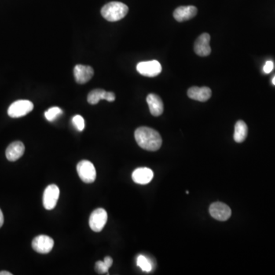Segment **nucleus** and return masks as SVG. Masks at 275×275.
<instances>
[{
  "instance_id": "1",
  "label": "nucleus",
  "mask_w": 275,
  "mask_h": 275,
  "mask_svg": "<svg viewBox=\"0 0 275 275\" xmlns=\"http://www.w3.org/2000/svg\"><path fill=\"white\" fill-rule=\"evenodd\" d=\"M135 138L138 144L147 151H158L162 147V136L151 128L145 126L138 128L135 132Z\"/></svg>"
},
{
  "instance_id": "2",
  "label": "nucleus",
  "mask_w": 275,
  "mask_h": 275,
  "mask_svg": "<svg viewBox=\"0 0 275 275\" xmlns=\"http://www.w3.org/2000/svg\"><path fill=\"white\" fill-rule=\"evenodd\" d=\"M129 12V7L120 2H111L102 8L101 15L109 22H117L123 19Z\"/></svg>"
},
{
  "instance_id": "3",
  "label": "nucleus",
  "mask_w": 275,
  "mask_h": 275,
  "mask_svg": "<svg viewBox=\"0 0 275 275\" xmlns=\"http://www.w3.org/2000/svg\"><path fill=\"white\" fill-rule=\"evenodd\" d=\"M77 170L81 181L86 184H91L96 180V168L93 163L89 161L83 160L80 162L77 166Z\"/></svg>"
},
{
  "instance_id": "4",
  "label": "nucleus",
  "mask_w": 275,
  "mask_h": 275,
  "mask_svg": "<svg viewBox=\"0 0 275 275\" xmlns=\"http://www.w3.org/2000/svg\"><path fill=\"white\" fill-rule=\"evenodd\" d=\"M34 109V105L29 100H21L14 102L8 110V115L11 118H20L29 113Z\"/></svg>"
},
{
  "instance_id": "5",
  "label": "nucleus",
  "mask_w": 275,
  "mask_h": 275,
  "mask_svg": "<svg viewBox=\"0 0 275 275\" xmlns=\"http://www.w3.org/2000/svg\"><path fill=\"white\" fill-rule=\"evenodd\" d=\"M136 69L141 75L148 78H155L159 75L162 71L160 63L155 60L140 62L138 64Z\"/></svg>"
},
{
  "instance_id": "6",
  "label": "nucleus",
  "mask_w": 275,
  "mask_h": 275,
  "mask_svg": "<svg viewBox=\"0 0 275 275\" xmlns=\"http://www.w3.org/2000/svg\"><path fill=\"white\" fill-rule=\"evenodd\" d=\"M107 219L108 215L104 209H96L89 217V225L90 229L96 232H101L107 223Z\"/></svg>"
},
{
  "instance_id": "7",
  "label": "nucleus",
  "mask_w": 275,
  "mask_h": 275,
  "mask_svg": "<svg viewBox=\"0 0 275 275\" xmlns=\"http://www.w3.org/2000/svg\"><path fill=\"white\" fill-rule=\"evenodd\" d=\"M60 195V190L55 184L48 186L43 195V205L48 210H52L57 205Z\"/></svg>"
},
{
  "instance_id": "8",
  "label": "nucleus",
  "mask_w": 275,
  "mask_h": 275,
  "mask_svg": "<svg viewBox=\"0 0 275 275\" xmlns=\"http://www.w3.org/2000/svg\"><path fill=\"white\" fill-rule=\"evenodd\" d=\"M55 242L52 238L45 235H40L32 241L33 249L40 254H48L53 248Z\"/></svg>"
},
{
  "instance_id": "9",
  "label": "nucleus",
  "mask_w": 275,
  "mask_h": 275,
  "mask_svg": "<svg viewBox=\"0 0 275 275\" xmlns=\"http://www.w3.org/2000/svg\"><path fill=\"white\" fill-rule=\"evenodd\" d=\"M210 213L213 218L219 221H226L232 215L229 206L221 202H217L210 205Z\"/></svg>"
},
{
  "instance_id": "10",
  "label": "nucleus",
  "mask_w": 275,
  "mask_h": 275,
  "mask_svg": "<svg viewBox=\"0 0 275 275\" xmlns=\"http://www.w3.org/2000/svg\"><path fill=\"white\" fill-rule=\"evenodd\" d=\"M210 35L208 33L200 34L194 43V52L200 57H206L211 53L210 45Z\"/></svg>"
},
{
  "instance_id": "11",
  "label": "nucleus",
  "mask_w": 275,
  "mask_h": 275,
  "mask_svg": "<svg viewBox=\"0 0 275 275\" xmlns=\"http://www.w3.org/2000/svg\"><path fill=\"white\" fill-rule=\"evenodd\" d=\"M74 78L79 84H84L89 80H91L94 74V71L90 66L78 64L74 69Z\"/></svg>"
},
{
  "instance_id": "12",
  "label": "nucleus",
  "mask_w": 275,
  "mask_h": 275,
  "mask_svg": "<svg viewBox=\"0 0 275 275\" xmlns=\"http://www.w3.org/2000/svg\"><path fill=\"white\" fill-rule=\"evenodd\" d=\"M101 100H106L108 102H113L115 101V96L112 92H107L104 89H93L88 94L87 101L91 105L97 104Z\"/></svg>"
},
{
  "instance_id": "13",
  "label": "nucleus",
  "mask_w": 275,
  "mask_h": 275,
  "mask_svg": "<svg viewBox=\"0 0 275 275\" xmlns=\"http://www.w3.org/2000/svg\"><path fill=\"white\" fill-rule=\"evenodd\" d=\"M188 96L189 98L196 101L206 102L211 97L212 90L207 86H192L188 89Z\"/></svg>"
},
{
  "instance_id": "14",
  "label": "nucleus",
  "mask_w": 275,
  "mask_h": 275,
  "mask_svg": "<svg viewBox=\"0 0 275 275\" xmlns=\"http://www.w3.org/2000/svg\"><path fill=\"white\" fill-rule=\"evenodd\" d=\"M197 14V9L193 5L177 7L174 12V18L179 22L182 23L184 21L190 20L195 17Z\"/></svg>"
},
{
  "instance_id": "15",
  "label": "nucleus",
  "mask_w": 275,
  "mask_h": 275,
  "mask_svg": "<svg viewBox=\"0 0 275 275\" xmlns=\"http://www.w3.org/2000/svg\"><path fill=\"white\" fill-rule=\"evenodd\" d=\"M132 177L136 184L144 185L152 181L154 172L148 167H138L133 171Z\"/></svg>"
},
{
  "instance_id": "16",
  "label": "nucleus",
  "mask_w": 275,
  "mask_h": 275,
  "mask_svg": "<svg viewBox=\"0 0 275 275\" xmlns=\"http://www.w3.org/2000/svg\"><path fill=\"white\" fill-rule=\"evenodd\" d=\"M24 144L22 141H14L7 148L5 155L9 162H16L24 155Z\"/></svg>"
},
{
  "instance_id": "17",
  "label": "nucleus",
  "mask_w": 275,
  "mask_h": 275,
  "mask_svg": "<svg viewBox=\"0 0 275 275\" xmlns=\"http://www.w3.org/2000/svg\"><path fill=\"white\" fill-rule=\"evenodd\" d=\"M146 100L151 115L154 116H159L163 113L164 103L160 96L155 93H150L147 96Z\"/></svg>"
},
{
  "instance_id": "18",
  "label": "nucleus",
  "mask_w": 275,
  "mask_h": 275,
  "mask_svg": "<svg viewBox=\"0 0 275 275\" xmlns=\"http://www.w3.org/2000/svg\"><path fill=\"white\" fill-rule=\"evenodd\" d=\"M248 136V126L243 120L238 121L235 126L234 140L237 143H242L246 140Z\"/></svg>"
},
{
  "instance_id": "19",
  "label": "nucleus",
  "mask_w": 275,
  "mask_h": 275,
  "mask_svg": "<svg viewBox=\"0 0 275 275\" xmlns=\"http://www.w3.org/2000/svg\"><path fill=\"white\" fill-rule=\"evenodd\" d=\"M137 265L143 272H150L152 270V265H151L149 260L144 255H141V254L138 257Z\"/></svg>"
},
{
  "instance_id": "20",
  "label": "nucleus",
  "mask_w": 275,
  "mask_h": 275,
  "mask_svg": "<svg viewBox=\"0 0 275 275\" xmlns=\"http://www.w3.org/2000/svg\"><path fill=\"white\" fill-rule=\"evenodd\" d=\"M61 113L62 110H60L59 107H52V108L47 110L46 112H45V115L47 120L52 122V121L56 119V118H57V117L58 116V115H60Z\"/></svg>"
},
{
  "instance_id": "21",
  "label": "nucleus",
  "mask_w": 275,
  "mask_h": 275,
  "mask_svg": "<svg viewBox=\"0 0 275 275\" xmlns=\"http://www.w3.org/2000/svg\"><path fill=\"white\" fill-rule=\"evenodd\" d=\"M73 123L78 131H82L85 128V121L81 115H77L73 117Z\"/></svg>"
},
{
  "instance_id": "22",
  "label": "nucleus",
  "mask_w": 275,
  "mask_h": 275,
  "mask_svg": "<svg viewBox=\"0 0 275 275\" xmlns=\"http://www.w3.org/2000/svg\"><path fill=\"white\" fill-rule=\"evenodd\" d=\"M110 268L105 265L104 261H98L96 262L95 265V270L97 273L100 275H103V274L108 273V271Z\"/></svg>"
},
{
  "instance_id": "23",
  "label": "nucleus",
  "mask_w": 275,
  "mask_h": 275,
  "mask_svg": "<svg viewBox=\"0 0 275 275\" xmlns=\"http://www.w3.org/2000/svg\"><path fill=\"white\" fill-rule=\"evenodd\" d=\"M274 68V64L272 61H267L266 64H265V67H264V71H265V74H269V73L272 72V70Z\"/></svg>"
},
{
  "instance_id": "24",
  "label": "nucleus",
  "mask_w": 275,
  "mask_h": 275,
  "mask_svg": "<svg viewBox=\"0 0 275 275\" xmlns=\"http://www.w3.org/2000/svg\"><path fill=\"white\" fill-rule=\"evenodd\" d=\"M104 261V263H105V265H107V266L109 268H110V267L112 266V262H113V261H112V258L110 256L106 257V258H104V261Z\"/></svg>"
},
{
  "instance_id": "25",
  "label": "nucleus",
  "mask_w": 275,
  "mask_h": 275,
  "mask_svg": "<svg viewBox=\"0 0 275 275\" xmlns=\"http://www.w3.org/2000/svg\"><path fill=\"white\" fill-rule=\"evenodd\" d=\"M4 222V217L2 210H0V228L2 226Z\"/></svg>"
},
{
  "instance_id": "26",
  "label": "nucleus",
  "mask_w": 275,
  "mask_h": 275,
  "mask_svg": "<svg viewBox=\"0 0 275 275\" xmlns=\"http://www.w3.org/2000/svg\"><path fill=\"white\" fill-rule=\"evenodd\" d=\"M0 275H12V273L9 272H5V271H2V272H0Z\"/></svg>"
},
{
  "instance_id": "27",
  "label": "nucleus",
  "mask_w": 275,
  "mask_h": 275,
  "mask_svg": "<svg viewBox=\"0 0 275 275\" xmlns=\"http://www.w3.org/2000/svg\"><path fill=\"white\" fill-rule=\"evenodd\" d=\"M272 82H273L274 85H275V77L273 78V80H272Z\"/></svg>"
}]
</instances>
